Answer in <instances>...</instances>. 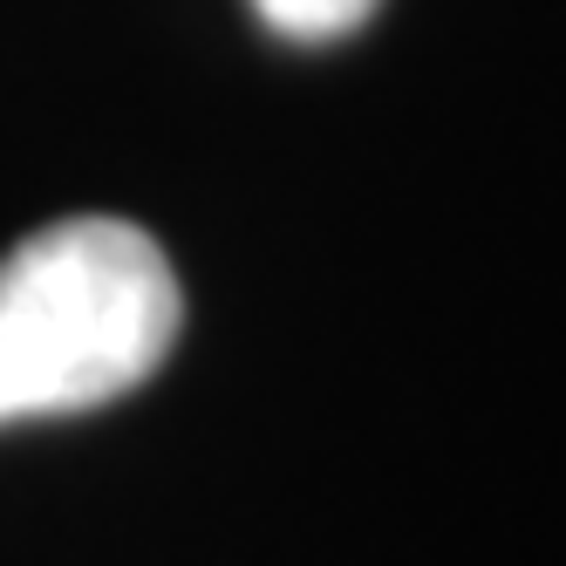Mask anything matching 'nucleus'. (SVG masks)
Returning <instances> with one entry per match:
<instances>
[{"instance_id":"obj_1","label":"nucleus","mask_w":566,"mask_h":566,"mask_svg":"<svg viewBox=\"0 0 566 566\" xmlns=\"http://www.w3.org/2000/svg\"><path fill=\"white\" fill-rule=\"evenodd\" d=\"M178 280L130 219H55L0 260V423L130 396L178 342Z\"/></svg>"},{"instance_id":"obj_2","label":"nucleus","mask_w":566,"mask_h":566,"mask_svg":"<svg viewBox=\"0 0 566 566\" xmlns=\"http://www.w3.org/2000/svg\"><path fill=\"white\" fill-rule=\"evenodd\" d=\"M253 14L287 42H342L376 14V0H253Z\"/></svg>"}]
</instances>
